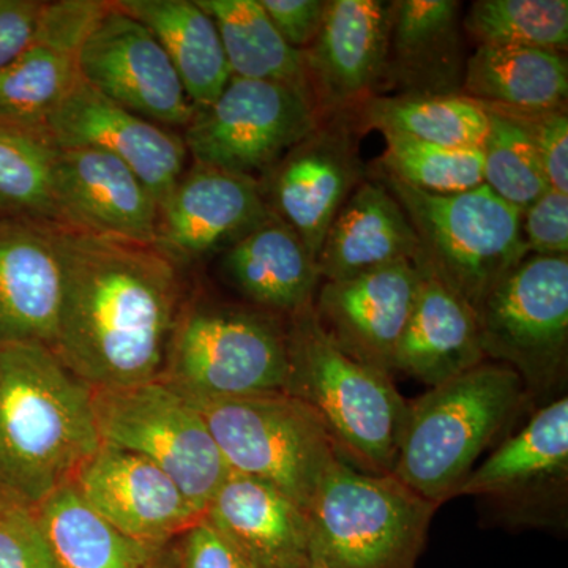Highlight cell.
Returning <instances> with one entry per match:
<instances>
[{
    "instance_id": "4",
    "label": "cell",
    "mask_w": 568,
    "mask_h": 568,
    "mask_svg": "<svg viewBox=\"0 0 568 568\" xmlns=\"http://www.w3.org/2000/svg\"><path fill=\"white\" fill-rule=\"evenodd\" d=\"M528 390L514 369L484 362L407 402L392 476L432 503H446L478 457L514 420Z\"/></svg>"
},
{
    "instance_id": "39",
    "label": "cell",
    "mask_w": 568,
    "mask_h": 568,
    "mask_svg": "<svg viewBox=\"0 0 568 568\" xmlns=\"http://www.w3.org/2000/svg\"><path fill=\"white\" fill-rule=\"evenodd\" d=\"M503 114L518 119L529 130L549 189L568 194L567 108L537 112V114H510V112H503Z\"/></svg>"
},
{
    "instance_id": "7",
    "label": "cell",
    "mask_w": 568,
    "mask_h": 568,
    "mask_svg": "<svg viewBox=\"0 0 568 568\" xmlns=\"http://www.w3.org/2000/svg\"><path fill=\"white\" fill-rule=\"evenodd\" d=\"M286 317L256 306L185 304L162 375L189 398H231L286 390Z\"/></svg>"
},
{
    "instance_id": "5",
    "label": "cell",
    "mask_w": 568,
    "mask_h": 568,
    "mask_svg": "<svg viewBox=\"0 0 568 568\" xmlns=\"http://www.w3.org/2000/svg\"><path fill=\"white\" fill-rule=\"evenodd\" d=\"M381 182L416 231L422 264L478 312L489 293L529 256L523 212L488 185L439 194L414 189L381 171Z\"/></svg>"
},
{
    "instance_id": "21",
    "label": "cell",
    "mask_w": 568,
    "mask_h": 568,
    "mask_svg": "<svg viewBox=\"0 0 568 568\" xmlns=\"http://www.w3.org/2000/svg\"><path fill=\"white\" fill-rule=\"evenodd\" d=\"M59 223L103 237L152 244L159 203L121 160L95 149H59L54 164Z\"/></svg>"
},
{
    "instance_id": "28",
    "label": "cell",
    "mask_w": 568,
    "mask_h": 568,
    "mask_svg": "<svg viewBox=\"0 0 568 568\" xmlns=\"http://www.w3.org/2000/svg\"><path fill=\"white\" fill-rule=\"evenodd\" d=\"M462 95L510 114L567 108L566 55L541 48L478 47L467 58Z\"/></svg>"
},
{
    "instance_id": "40",
    "label": "cell",
    "mask_w": 568,
    "mask_h": 568,
    "mask_svg": "<svg viewBox=\"0 0 568 568\" xmlns=\"http://www.w3.org/2000/svg\"><path fill=\"white\" fill-rule=\"evenodd\" d=\"M523 235L529 253L567 256L568 194L548 189L523 212Z\"/></svg>"
},
{
    "instance_id": "43",
    "label": "cell",
    "mask_w": 568,
    "mask_h": 568,
    "mask_svg": "<svg viewBox=\"0 0 568 568\" xmlns=\"http://www.w3.org/2000/svg\"><path fill=\"white\" fill-rule=\"evenodd\" d=\"M312 568H327V567H325L323 562H320V560L312 559Z\"/></svg>"
},
{
    "instance_id": "3",
    "label": "cell",
    "mask_w": 568,
    "mask_h": 568,
    "mask_svg": "<svg viewBox=\"0 0 568 568\" xmlns=\"http://www.w3.org/2000/svg\"><path fill=\"white\" fill-rule=\"evenodd\" d=\"M287 323L286 394L323 422L339 455L369 474L394 470L405 432L407 402L392 375L362 364L331 338L313 305Z\"/></svg>"
},
{
    "instance_id": "22",
    "label": "cell",
    "mask_w": 568,
    "mask_h": 568,
    "mask_svg": "<svg viewBox=\"0 0 568 568\" xmlns=\"http://www.w3.org/2000/svg\"><path fill=\"white\" fill-rule=\"evenodd\" d=\"M55 224L0 219V346L50 347L61 306Z\"/></svg>"
},
{
    "instance_id": "35",
    "label": "cell",
    "mask_w": 568,
    "mask_h": 568,
    "mask_svg": "<svg viewBox=\"0 0 568 568\" xmlns=\"http://www.w3.org/2000/svg\"><path fill=\"white\" fill-rule=\"evenodd\" d=\"M386 152L381 171L424 192L450 194L477 189L484 183L481 149H457L384 133Z\"/></svg>"
},
{
    "instance_id": "10",
    "label": "cell",
    "mask_w": 568,
    "mask_h": 568,
    "mask_svg": "<svg viewBox=\"0 0 568 568\" xmlns=\"http://www.w3.org/2000/svg\"><path fill=\"white\" fill-rule=\"evenodd\" d=\"M485 357L514 369L534 394L566 379L568 257H526L477 312Z\"/></svg>"
},
{
    "instance_id": "9",
    "label": "cell",
    "mask_w": 568,
    "mask_h": 568,
    "mask_svg": "<svg viewBox=\"0 0 568 568\" xmlns=\"http://www.w3.org/2000/svg\"><path fill=\"white\" fill-rule=\"evenodd\" d=\"M100 440L148 458L205 514L231 469L200 409L163 381L93 388Z\"/></svg>"
},
{
    "instance_id": "19",
    "label": "cell",
    "mask_w": 568,
    "mask_h": 568,
    "mask_svg": "<svg viewBox=\"0 0 568 568\" xmlns=\"http://www.w3.org/2000/svg\"><path fill=\"white\" fill-rule=\"evenodd\" d=\"M73 481L104 519L145 544L166 545L204 517L159 466L110 444H100Z\"/></svg>"
},
{
    "instance_id": "29",
    "label": "cell",
    "mask_w": 568,
    "mask_h": 568,
    "mask_svg": "<svg viewBox=\"0 0 568 568\" xmlns=\"http://www.w3.org/2000/svg\"><path fill=\"white\" fill-rule=\"evenodd\" d=\"M33 510L59 568H163L166 545L123 534L82 497L74 481Z\"/></svg>"
},
{
    "instance_id": "13",
    "label": "cell",
    "mask_w": 568,
    "mask_h": 568,
    "mask_svg": "<svg viewBox=\"0 0 568 568\" xmlns=\"http://www.w3.org/2000/svg\"><path fill=\"white\" fill-rule=\"evenodd\" d=\"M80 78L112 102L162 126H186L196 112L160 41L118 2H108L85 37Z\"/></svg>"
},
{
    "instance_id": "41",
    "label": "cell",
    "mask_w": 568,
    "mask_h": 568,
    "mask_svg": "<svg viewBox=\"0 0 568 568\" xmlns=\"http://www.w3.org/2000/svg\"><path fill=\"white\" fill-rule=\"evenodd\" d=\"M276 31L290 47L304 51L323 26L327 0H260Z\"/></svg>"
},
{
    "instance_id": "6",
    "label": "cell",
    "mask_w": 568,
    "mask_h": 568,
    "mask_svg": "<svg viewBox=\"0 0 568 568\" xmlns=\"http://www.w3.org/2000/svg\"><path fill=\"white\" fill-rule=\"evenodd\" d=\"M437 508L392 474L339 459L306 510L312 559L327 568H414Z\"/></svg>"
},
{
    "instance_id": "37",
    "label": "cell",
    "mask_w": 568,
    "mask_h": 568,
    "mask_svg": "<svg viewBox=\"0 0 568 568\" xmlns=\"http://www.w3.org/2000/svg\"><path fill=\"white\" fill-rule=\"evenodd\" d=\"M0 568H59L33 507L2 491Z\"/></svg>"
},
{
    "instance_id": "23",
    "label": "cell",
    "mask_w": 568,
    "mask_h": 568,
    "mask_svg": "<svg viewBox=\"0 0 568 568\" xmlns=\"http://www.w3.org/2000/svg\"><path fill=\"white\" fill-rule=\"evenodd\" d=\"M204 517L250 568H312L308 514L263 480L231 473Z\"/></svg>"
},
{
    "instance_id": "31",
    "label": "cell",
    "mask_w": 568,
    "mask_h": 568,
    "mask_svg": "<svg viewBox=\"0 0 568 568\" xmlns=\"http://www.w3.org/2000/svg\"><path fill=\"white\" fill-rule=\"evenodd\" d=\"M196 2L211 14L219 29L233 77L282 82L310 92L304 51L295 50L284 41L260 0Z\"/></svg>"
},
{
    "instance_id": "12",
    "label": "cell",
    "mask_w": 568,
    "mask_h": 568,
    "mask_svg": "<svg viewBox=\"0 0 568 568\" xmlns=\"http://www.w3.org/2000/svg\"><path fill=\"white\" fill-rule=\"evenodd\" d=\"M354 112L327 115L261 179L265 201L317 257L328 227L365 181Z\"/></svg>"
},
{
    "instance_id": "42",
    "label": "cell",
    "mask_w": 568,
    "mask_h": 568,
    "mask_svg": "<svg viewBox=\"0 0 568 568\" xmlns=\"http://www.w3.org/2000/svg\"><path fill=\"white\" fill-rule=\"evenodd\" d=\"M43 9L37 0H0V71L29 47Z\"/></svg>"
},
{
    "instance_id": "20",
    "label": "cell",
    "mask_w": 568,
    "mask_h": 568,
    "mask_svg": "<svg viewBox=\"0 0 568 568\" xmlns=\"http://www.w3.org/2000/svg\"><path fill=\"white\" fill-rule=\"evenodd\" d=\"M420 283L414 263H396L339 282H323L313 312L325 334L362 364L392 375L394 355Z\"/></svg>"
},
{
    "instance_id": "26",
    "label": "cell",
    "mask_w": 568,
    "mask_h": 568,
    "mask_svg": "<svg viewBox=\"0 0 568 568\" xmlns=\"http://www.w3.org/2000/svg\"><path fill=\"white\" fill-rule=\"evenodd\" d=\"M420 245L405 209L381 181H365L328 227L316 263L323 282H339L396 263H414Z\"/></svg>"
},
{
    "instance_id": "30",
    "label": "cell",
    "mask_w": 568,
    "mask_h": 568,
    "mask_svg": "<svg viewBox=\"0 0 568 568\" xmlns=\"http://www.w3.org/2000/svg\"><path fill=\"white\" fill-rule=\"evenodd\" d=\"M118 6L160 41L194 110L222 95L233 74L219 29L196 0H122Z\"/></svg>"
},
{
    "instance_id": "24",
    "label": "cell",
    "mask_w": 568,
    "mask_h": 568,
    "mask_svg": "<svg viewBox=\"0 0 568 568\" xmlns=\"http://www.w3.org/2000/svg\"><path fill=\"white\" fill-rule=\"evenodd\" d=\"M457 0H394L383 88L398 95H462L466 47Z\"/></svg>"
},
{
    "instance_id": "36",
    "label": "cell",
    "mask_w": 568,
    "mask_h": 568,
    "mask_svg": "<svg viewBox=\"0 0 568 568\" xmlns=\"http://www.w3.org/2000/svg\"><path fill=\"white\" fill-rule=\"evenodd\" d=\"M487 111L488 134L481 148L484 183L500 200L525 212L549 189L536 144L518 119L489 108Z\"/></svg>"
},
{
    "instance_id": "17",
    "label": "cell",
    "mask_w": 568,
    "mask_h": 568,
    "mask_svg": "<svg viewBox=\"0 0 568 568\" xmlns=\"http://www.w3.org/2000/svg\"><path fill=\"white\" fill-rule=\"evenodd\" d=\"M108 2H44L29 47L0 71V125L44 132L80 81V52ZM47 133V132H44Z\"/></svg>"
},
{
    "instance_id": "33",
    "label": "cell",
    "mask_w": 568,
    "mask_h": 568,
    "mask_svg": "<svg viewBox=\"0 0 568 568\" xmlns=\"http://www.w3.org/2000/svg\"><path fill=\"white\" fill-rule=\"evenodd\" d=\"M58 152L48 133L0 125V219L61 224L54 201Z\"/></svg>"
},
{
    "instance_id": "32",
    "label": "cell",
    "mask_w": 568,
    "mask_h": 568,
    "mask_svg": "<svg viewBox=\"0 0 568 568\" xmlns=\"http://www.w3.org/2000/svg\"><path fill=\"white\" fill-rule=\"evenodd\" d=\"M358 129L403 134L457 149H481L487 140V108L463 95H375L354 112Z\"/></svg>"
},
{
    "instance_id": "25",
    "label": "cell",
    "mask_w": 568,
    "mask_h": 568,
    "mask_svg": "<svg viewBox=\"0 0 568 568\" xmlns=\"http://www.w3.org/2000/svg\"><path fill=\"white\" fill-rule=\"evenodd\" d=\"M222 272L250 305L282 317L312 306L323 283L315 256L274 212L224 250Z\"/></svg>"
},
{
    "instance_id": "34",
    "label": "cell",
    "mask_w": 568,
    "mask_h": 568,
    "mask_svg": "<svg viewBox=\"0 0 568 568\" xmlns=\"http://www.w3.org/2000/svg\"><path fill=\"white\" fill-rule=\"evenodd\" d=\"M463 31L478 47H526L566 51L567 0H477Z\"/></svg>"
},
{
    "instance_id": "11",
    "label": "cell",
    "mask_w": 568,
    "mask_h": 568,
    "mask_svg": "<svg viewBox=\"0 0 568 568\" xmlns=\"http://www.w3.org/2000/svg\"><path fill=\"white\" fill-rule=\"evenodd\" d=\"M321 119L305 89L233 77L211 106L194 112L183 141L200 166L263 179Z\"/></svg>"
},
{
    "instance_id": "27",
    "label": "cell",
    "mask_w": 568,
    "mask_h": 568,
    "mask_svg": "<svg viewBox=\"0 0 568 568\" xmlns=\"http://www.w3.org/2000/svg\"><path fill=\"white\" fill-rule=\"evenodd\" d=\"M416 265L420 283L395 349L394 372L436 387L484 364L487 357L477 313L424 265Z\"/></svg>"
},
{
    "instance_id": "1",
    "label": "cell",
    "mask_w": 568,
    "mask_h": 568,
    "mask_svg": "<svg viewBox=\"0 0 568 568\" xmlns=\"http://www.w3.org/2000/svg\"><path fill=\"white\" fill-rule=\"evenodd\" d=\"M61 306L50 349L92 388L162 379L183 310L181 268L152 244L55 224Z\"/></svg>"
},
{
    "instance_id": "15",
    "label": "cell",
    "mask_w": 568,
    "mask_h": 568,
    "mask_svg": "<svg viewBox=\"0 0 568 568\" xmlns=\"http://www.w3.org/2000/svg\"><path fill=\"white\" fill-rule=\"evenodd\" d=\"M394 2L327 0L323 26L304 50L306 81L321 118L355 112L386 78Z\"/></svg>"
},
{
    "instance_id": "38",
    "label": "cell",
    "mask_w": 568,
    "mask_h": 568,
    "mask_svg": "<svg viewBox=\"0 0 568 568\" xmlns=\"http://www.w3.org/2000/svg\"><path fill=\"white\" fill-rule=\"evenodd\" d=\"M163 568H250L233 545L203 517L168 541Z\"/></svg>"
},
{
    "instance_id": "18",
    "label": "cell",
    "mask_w": 568,
    "mask_h": 568,
    "mask_svg": "<svg viewBox=\"0 0 568 568\" xmlns=\"http://www.w3.org/2000/svg\"><path fill=\"white\" fill-rule=\"evenodd\" d=\"M271 213L256 179L194 164L160 205L153 246L181 268L230 248Z\"/></svg>"
},
{
    "instance_id": "14",
    "label": "cell",
    "mask_w": 568,
    "mask_h": 568,
    "mask_svg": "<svg viewBox=\"0 0 568 568\" xmlns=\"http://www.w3.org/2000/svg\"><path fill=\"white\" fill-rule=\"evenodd\" d=\"M567 487L568 398L560 396L476 467L457 496L487 497L510 521L551 525L566 511Z\"/></svg>"
},
{
    "instance_id": "8",
    "label": "cell",
    "mask_w": 568,
    "mask_h": 568,
    "mask_svg": "<svg viewBox=\"0 0 568 568\" xmlns=\"http://www.w3.org/2000/svg\"><path fill=\"white\" fill-rule=\"evenodd\" d=\"M189 399L231 473L272 485L304 510L343 459L320 417L286 392Z\"/></svg>"
},
{
    "instance_id": "2",
    "label": "cell",
    "mask_w": 568,
    "mask_h": 568,
    "mask_svg": "<svg viewBox=\"0 0 568 568\" xmlns=\"http://www.w3.org/2000/svg\"><path fill=\"white\" fill-rule=\"evenodd\" d=\"M100 444L89 384L47 345L0 346V491L36 507Z\"/></svg>"
},
{
    "instance_id": "16",
    "label": "cell",
    "mask_w": 568,
    "mask_h": 568,
    "mask_svg": "<svg viewBox=\"0 0 568 568\" xmlns=\"http://www.w3.org/2000/svg\"><path fill=\"white\" fill-rule=\"evenodd\" d=\"M44 132L58 149H95L121 160L159 207L181 181L189 159L183 138L112 102L81 78Z\"/></svg>"
}]
</instances>
